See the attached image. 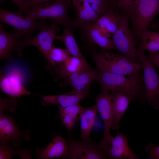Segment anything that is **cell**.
I'll list each match as a JSON object with an SVG mask.
<instances>
[{
	"label": "cell",
	"instance_id": "27",
	"mask_svg": "<svg viewBox=\"0 0 159 159\" xmlns=\"http://www.w3.org/2000/svg\"><path fill=\"white\" fill-rule=\"evenodd\" d=\"M15 154L19 155L22 159H31L30 151L27 149L16 150L9 146L7 144H0V159H12Z\"/></svg>",
	"mask_w": 159,
	"mask_h": 159
},
{
	"label": "cell",
	"instance_id": "2",
	"mask_svg": "<svg viewBox=\"0 0 159 159\" xmlns=\"http://www.w3.org/2000/svg\"><path fill=\"white\" fill-rule=\"evenodd\" d=\"M159 13V0H134L126 15L132 25V32L139 39L143 32Z\"/></svg>",
	"mask_w": 159,
	"mask_h": 159
},
{
	"label": "cell",
	"instance_id": "25",
	"mask_svg": "<svg viewBox=\"0 0 159 159\" xmlns=\"http://www.w3.org/2000/svg\"><path fill=\"white\" fill-rule=\"evenodd\" d=\"M72 29V28H65L63 30L62 34L58 36L57 39L64 42L65 49L71 56L85 60L74 37Z\"/></svg>",
	"mask_w": 159,
	"mask_h": 159
},
{
	"label": "cell",
	"instance_id": "12",
	"mask_svg": "<svg viewBox=\"0 0 159 159\" xmlns=\"http://www.w3.org/2000/svg\"><path fill=\"white\" fill-rule=\"evenodd\" d=\"M95 101L98 112L103 120L104 126L103 137L99 144L105 149L113 138L110 133L113 115L112 95L109 92H102L96 97Z\"/></svg>",
	"mask_w": 159,
	"mask_h": 159
},
{
	"label": "cell",
	"instance_id": "21",
	"mask_svg": "<svg viewBox=\"0 0 159 159\" xmlns=\"http://www.w3.org/2000/svg\"><path fill=\"white\" fill-rule=\"evenodd\" d=\"M62 125L70 132L74 124L80 120L84 108L79 103L65 107H58Z\"/></svg>",
	"mask_w": 159,
	"mask_h": 159
},
{
	"label": "cell",
	"instance_id": "19",
	"mask_svg": "<svg viewBox=\"0 0 159 159\" xmlns=\"http://www.w3.org/2000/svg\"><path fill=\"white\" fill-rule=\"evenodd\" d=\"M69 147L66 141L62 137L57 136L51 141L44 149L37 153L39 159L66 158L68 152Z\"/></svg>",
	"mask_w": 159,
	"mask_h": 159
},
{
	"label": "cell",
	"instance_id": "5",
	"mask_svg": "<svg viewBox=\"0 0 159 159\" xmlns=\"http://www.w3.org/2000/svg\"><path fill=\"white\" fill-rule=\"evenodd\" d=\"M129 19L122 15L118 28L112 35V39L116 49L130 61L141 64L135 48V38L129 27Z\"/></svg>",
	"mask_w": 159,
	"mask_h": 159
},
{
	"label": "cell",
	"instance_id": "28",
	"mask_svg": "<svg viewBox=\"0 0 159 159\" xmlns=\"http://www.w3.org/2000/svg\"><path fill=\"white\" fill-rule=\"evenodd\" d=\"M71 56L67 50L53 47L50 51L48 61L56 66L66 61Z\"/></svg>",
	"mask_w": 159,
	"mask_h": 159
},
{
	"label": "cell",
	"instance_id": "16",
	"mask_svg": "<svg viewBox=\"0 0 159 159\" xmlns=\"http://www.w3.org/2000/svg\"><path fill=\"white\" fill-rule=\"evenodd\" d=\"M96 78V71L91 69L70 74L63 78L71 86L73 92L87 96L90 85Z\"/></svg>",
	"mask_w": 159,
	"mask_h": 159
},
{
	"label": "cell",
	"instance_id": "23",
	"mask_svg": "<svg viewBox=\"0 0 159 159\" xmlns=\"http://www.w3.org/2000/svg\"><path fill=\"white\" fill-rule=\"evenodd\" d=\"M98 112L96 104L93 106L84 109L80 119L82 140H88L94 125Z\"/></svg>",
	"mask_w": 159,
	"mask_h": 159
},
{
	"label": "cell",
	"instance_id": "37",
	"mask_svg": "<svg viewBox=\"0 0 159 159\" xmlns=\"http://www.w3.org/2000/svg\"><path fill=\"white\" fill-rule=\"evenodd\" d=\"M113 6L115 7H117V0H108Z\"/></svg>",
	"mask_w": 159,
	"mask_h": 159
},
{
	"label": "cell",
	"instance_id": "20",
	"mask_svg": "<svg viewBox=\"0 0 159 159\" xmlns=\"http://www.w3.org/2000/svg\"><path fill=\"white\" fill-rule=\"evenodd\" d=\"M122 15L113 7L94 23L102 32L111 36L117 29Z\"/></svg>",
	"mask_w": 159,
	"mask_h": 159
},
{
	"label": "cell",
	"instance_id": "11",
	"mask_svg": "<svg viewBox=\"0 0 159 159\" xmlns=\"http://www.w3.org/2000/svg\"><path fill=\"white\" fill-rule=\"evenodd\" d=\"M29 131H21L16 124L13 116L5 115L0 111V144H7L11 140L13 145L19 146L23 140L30 139Z\"/></svg>",
	"mask_w": 159,
	"mask_h": 159
},
{
	"label": "cell",
	"instance_id": "6",
	"mask_svg": "<svg viewBox=\"0 0 159 159\" xmlns=\"http://www.w3.org/2000/svg\"><path fill=\"white\" fill-rule=\"evenodd\" d=\"M137 52L143 71L146 102L155 109H159V75L144 51L137 48Z\"/></svg>",
	"mask_w": 159,
	"mask_h": 159
},
{
	"label": "cell",
	"instance_id": "1",
	"mask_svg": "<svg viewBox=\"0 0 159 159\" xmlns=\"http://www.w3.org/2000/svg\"><path fill=\"white\" fill-rule=\"evenodd\" d=\"M90 51L98 70L130 76L142 69V65L130 61L122 55L104 51L98 53L93 49Z\"/></svg>",
	"mask_w": 159,
	"mask_h": 159
},
{
	"label": "cell",
	"instance_id": "3",
	"mask_svg": "<svg viewBox=\"0 0 159 159\" xmlns=\"http://www.w3.org/2000/svg\"><path fill=\"white\" fill-rule=\"evenodd\" d=\"M71 4V0H53L28 10L24 14L29 19H51L65 28H74V20L70 18L67 13Z\"/></svg>",
	"mask_w": 159,
	"mask_h": 159
},
{
	"label": "cell",
	"instance_id": "30",
	"mask_svg": "<svg viewBox=\"0 0 159 159\" xmlns=\"http://www.w3.org/2000/svg\"><path fill=\"white\" fill-rule=\"evenodd\" d=\"M16 101L14 99H3L0 97V111H8L12 112L15 110Z\"/></svg>",
	"mask_w": 159,
	"mask_h": 159
},
{
	"label": "cell",
	"instance_id": "29",
	"mask_svg": "<svg viewBox=\"0 0 159 159\" xmlns=\"http://www.w3.org/2000/svg\"><path fill=\"white\" fill-rule=\"evenodd\" d=\"M86 0L99 17L114 7L108 0Z\"/></svg>",
	"mask_w": 159,
	"mask_h": 159
},
{
	"label": "cell",
	"instance_id": "24",
	"mask_svg": "<svg viewBox=\"0 0 159 159\" xmlns=\"http://www.w3.org/2000/svg\"><path fill=\"white\" fill-rule=\"evenodd\" d=\"M86 97L84 95L77 94L72 91L62 95L41 96L46 103L52 104L61 107H65L79 103Z\"/></svg>",
	"mask_w": 159,
	"mask_h": 159
},
{
	"label": "cell",
	"instance_id": "33",
	"mask_svg": "<svg viewBox=\"0 0 159 159\" xmlns=\"http://www.w3.org/2000/svg\"><path fill=\"white\" fill-rule=\"evenodd\" d=\"M53 0H26L24 5V14L27 11L46 2Z\"/></svg>",
	"mask_w": 159,
	"mask_h": 159
},
{
	"label": "cell",
	"instance_id": "14",
	"mask_svg": "<svg viewBox=\"0 0 159 159\" xmlns=\"http://www.w3.org/2000/svg\"><path fill=\"white\" fill-rule=\"evenodd\" d=\"M104 149L109 159H136L138 155L130 148L126 136L119 131Z\"/></svg>",
	"mask_w": 159,
	"mask_h": 159
},
{
	"label": "cell",
	"instance_id": "18",
	"mask_svg": "<svg viewBox=\"0 0 159 159\" xmlns=\"http://www.w3.org/2000/svg\"><path fill=\"white\" fill-rule=\"evenodd\" d=\"M2 24L0 25V58L1 60L11 59V54L16 51L23 39L17 33L6 32Z\"/></svg>",
	"mask_w": 159,
	"mask_h": 159
},
{
	"label": "cell",
	"instance_id": "35",
	"mask_svg": "<svg viewBox=\"0 0 159 159\" xmlns=\"http://www.w3.org/2000/svg\"><path fill=\"white\" fill-rule=\"evenodd\" d=\"M14 3L19 9V12L24 14V5L26 0H11Z\"/></svg>",
	"mask_w": 159,
	"mask_h": 159
},
{
	"label": "cell",
	"instance_id": "36",
	"mask_svg": "<svg viewBox=\"0 0 159 159\" xmlns=\"http://www.w3.org/2000/svg\"><path fill=\"white\" fill-rule=\"evenodd\" d=\"M151 27L155 30L159 31V21H155L151 24Z\"/></svg>",
	"mask_w": 159,
	"mask_h": 159
},
{
	"label": "cell",
	"instance_id": "4",
	"mask_svg": "<svg viewBox=\"0 0 159 159\" xmlns=\"http://www.w3.org/2000/svg\"><path fill=\"white\" fill-rule=\"evenodd\" d=\"M96 74V80L100 84L102 92L122 88L139 94L145 99L143 76L140 72L130 76H127L97 70Z\"/></svg>",
	"mask_w": 159,
	"mask_h": 159
},
{
	"label": "cell",
	"instance_id": "15",
	"mask_svg": "<svg viewBox=\"0 0 159 159\" xmlns=\"http://www.w3.org/2000/svg\"><path fill=\"white\" fill-rule=\"evenodd\" d=\"M22 78L19 72L12 70L8 74H1L0 86L2 91L12 97H19L31 93L25 88Z\"/></svg>",
	"mask_w": 159,
	"mask_h": 159
},
{
	"label": "cell",
	"instance_id": "13",
	"mask_svg": "<svg viewBox=\"0 0 159 159\" xmlns=\"http://www.w3.org/2000/svg\"><path fill=\"white\" fill-rule=\"evenodd\" d=\"M79 29L81 33V39L88 44H95L102 51L116 49L111 37L102 32L95 25L94 22L84 25Z\"/></svg>",
	"mask_w": 159,
	"mask_h": 159
},
{
	"label": "cell",
	"instance_id": "26",
	"mask_svg": "<svg viewBox=\"0 0 159 159\" xmlns=\"http://www.w3.org/2000/svg\"><path fill=\"white\" fill-rule=\"evenodd\" d=\"M141 41L138 49L150 52L159 50V32L148 31L147 29L142 33Z\"/></svg>",
	"mask_w": 159,
	"mask_h": 159
},
{
	"label": "cell",
	"instance_id": "8",
	"mask_svg": "<svg viewBox=\"0 0 159 159\" xmlns=\"http://www.w3.org/2000/svg\"><path fill=\"white\" fill-rule=\"evenodd\" d=\"M112 96L113 115L111 129L118 130L120 121L130 102L136 101L144 104L145 100L139 94L128 89L118 87L111 91Z\"/></svg>",
	"mask_w": 159,
	"mask_h": 159
},
{
	"label": "cell",
	"instance_id": "32",
	"mask_svg": "<svg viewBox=\"0 0 159 159\" xmlns=\"http://www.w3.org/2000/svg\"><path fill=\"white\" fill-rule=\"evenodd\" d=\"M134 0H117V7L121 14L126 15Z\"/></svg>",
	"mask_w": 159,
	"mask_h": 159
},
{
	"label": "cell",
	"instance_id": "7",
	"mask_svg": "<svg viewBox=\"0 0 159 159\" xmlns=\"http://www.w3.org/2000/svg\"><path fill=\"white\" fill-rule=\"evenodd\" d=\"M0 21L13 27L24 39L31 37L34 31L49 24L43 19L37 21L28 19L19 12H11L2 9L0 10Z\"/></svg>",
	"mask_w": 159,
	"mask_h": 159
},
{
	"label": "cell",
	"instance_id": "34",
	"mask_svg": "<svg viewBox=\"0 0 159 159\" xmlns=\"http://www.w3.org/2000/svg\"><path fill=\"white\" fill-rule=\"evenodd\" d=\"M149 58L155 66H159V53L158 52H150Z\"/></svg>",
	"mask_w": 159,
	"mask_h": 159
},
{
	"label": "cell",
	"instance_id": "22",
	"mask_svg": "<svg viewBox=\"0 0 159 159\" xmlns=\"http://www.w3.org/2000/svg\"><path fill=\"white\" fill-rule=\"evenodd\" d=\"M57 69L63 78L67 75L92 69L85 60L70 56L64 62L57 64Z\"/></svg>",
	"mask_w": 159,
	"mask_h": 159
},
{
	"label": "cell",
	"instance_id": "17",
	"mask_svg": "<svg viewBox=\"0 0 159 159\" xmlns=\"http://www.w3.org/2000/svg\"><path fill=\"white\" fill-rule=\"evenodd\" d=\"M76 12L74 20V28H80L86 24L95 22L99 16L86 0H71Z\"/></svg>",
	"mask_w": 159,
	"mask_h": 159
},
{
	"label": "cell",
	"instance_id": "9",
	"mask_svg": "<svg viewBox=\"0 0 159 159\" xmlns=\"http://www.w3.org/2000/svg\"><path fill=\"white\" fill-rule=\"evenodd\" d=\"M58 24L54 21L49 24L40 29L39 33L34 37L22 40L16 51L18 55H21V52L24 47L32 45L38 48L48 60L49 52L53 47V42L54 40L57 39V34L59 30Z\"/></svg>",
	"mask_w": 159,
	"mask_h": 159
},
{
	"label": "cell",
	"instance_id": "31",
	"mask_svg": "<svg viewBox=\"0 0 159 159\" xmlns=\"http://www.w3.org/2000/svg\"><path fill=\"white\" fill-rule=\"evenodd\" d=\"M150 159H159V145L155 146L153 143H150L146 147L145 150Z\"/></svg>",
	"mask_w": 159,
	"mask_h": 159
},
{
	"label": "cell",
	"instance_id": "10",
	"mask_svg": "<svg viewBox=\"0 0 159 159\" xmlns=\"http://www.w3.org/2000/svg\"><path fill=\"white\" fill-rule=\"evenodd\" d=\"M69 151L66 158L71 159H107L105 150L99 144L89 139L77 140L71 139L67 141Z\"/></svg>",
	"mask_w": 159,
	"mask_h": 159
}]
</instances>
